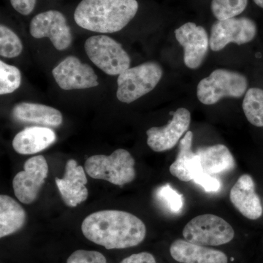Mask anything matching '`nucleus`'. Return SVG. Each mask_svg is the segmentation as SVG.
Instances as JSON below:
<instances>
[{
    "instance_id": "28",
    "label": "nucleus",
    "mask_w": 263,
    "mask_h": 263,
    "mask_svg": "<svg viewBox=\"0 0 263 263\" xmlns=\"http://www.w3.org/2000/svg\"><path fill=\"white\" fill-rule=\"evenodd\" d=\"M67 263H108L105 256L98 251L79 249L72 252Z\"/></svg>"
},
{
    "instance_id": "15",
    "label": "nucleus",
    "mask_w": 263,
    "mask_h": 263,
    "mask_svg": "<svg viewBox=\"0 0 263 263\" xmlns=\"http://www.w3.org/2000/svg\"><path fill=\"white\" fill-rule=\"evenodd\" d=\"M230 198L235 209L247 219L256 220L262 216L263 206L250 175L240 176L231 189Z\"/></svg>"
},
{
    "instance_id": "24",
    "label": "nucleus",
    "mask_w": 263,
    "mask_h": 263,
    "mask_svg": "<svg viewBox=\"0 0 263 263\" xmlns=\"http://www.w3.org/2000/svg\"><path fill=\"white\" fill-rule=\"evenodd\" d=\"M155 197L162 207L172 214H179L183 207V197L169 183L162 185L155 192Z\"/></svg>"
},
{
    "instance_id": "25",
    "label": "nucleus",
    "mask_w": 263,
    "mask_h": 263,
    "mask_svg": "<svg viewBox=\"0 0 263 263\" xmlns=\"http://www.w3.org/2000/svg\"><path fill=\"white\" fill-rule=\"evenodd\" d=\"M23 45L14 32L6 26H0V55L5 58H15L22 53Z\"/></svg>"
},
{
    "instance_id": "27",
    "label": "nucleus",
    "mask_w": 263,
    "mask_h": 263,
    "mask_svg": "<svg viewBox=\"0 0 263 263\" xmlns=\"http://www.w3.org/2000/svg\"><path fill=\"white\" fill-rule=\"evenodd\" d=\"M193 180L207 193H216L221 189V182L217 178L204 172L201 162L198 161L193 173Z\"/></svg>"
},
{
    "instance_id": "1",
    "label": "nucleus",
    "mask_w": 263,
    "mask_h": 263,
    "mask_svg": "<svg viewBox=\"0 0 263 263\" xmlns=\"http://www.w3.org/2000/svg\"><path fill=\"white\" fill-rule=\"evenodd\" d=\"M81 230L90 241L106 249L130 248L144 240V222L130 213L118 210L100 211L85 218Z\"/></svg>"
},
{
    "instance_id": "21",
    "label": "nucleus",
    "mask_w": 263,
    "mask_h": 263,
    "mask_svg": "<svg viewBox=\"0 0 263 263\" xmlns=\"http://www.w3.org/2000/svg\"><path fill=\"white\" fill-rule=\"evenodd\" d=\"M193 132L188 131L179 143V151L176 160L170 167V172L183 182L193 180V172L200 157L192 150Z\"/></svg>"
},
{
    "instance_id": "14",
    "label": "nucleus",
    "mask_w": 263,
    "mask_h": 263,
    "mask_svg": "<svg viewBox=\"0 0 263 263\" xmlns=\"http://www.w3.org/2000/svg\"><path fill=\"white\" fill-rule=\"evenodd\" d=\"M85 172L82 166L71 159L66 163L64 177L55 179L62 200L67 206L76 207L88 198L89 191L86 186L87 178Z\"/></svg>"
},
{
    "instance_id": "18",
    "label": "nucleus",
    "mask_w": 263,
    "mask_h": 263,
    "mask_svg": "<svg viewBox=\"0 0 263 263\" xmlns=\"http://www.w3.org/2000/svg\"><path fill=\"white\" fill-rule=\"evenodd\" d=\"M15 120L47 127H59L63 122L60 110L48 105L32 103L17 104L13 109Z\"/></svg>"
},
{
    "instance_id": "10",
    "label": "nucleus",
    "mask_w": 263,
    "mask_h": 263,
    "mask_svg": "<svg viewBox=\"0 0 263 263\" xmlns=\"http://www.w3.org/2000/svg\"><path fill=\"white\" fill-rule=\"evenodd\" d=\"M30 34L37 39L49 38L59 51L68 48L72 41V32L67 19L58 10H48L35 15L31 21Z\"/></svg>"
},
{
    "instance_id": "3",
    "label": "nucleus",
    "mask_w": 263,
    "mask_h": 263,
    "mask_svg": "<svg viewBox=\"0 0 263 263\" xmlns=\"http://www.w3.org/2000/svg\"><path fill=\"white\" fill-rule=\"evenodd\" d=\"M134 158L128 151L119 148L111 155L91 156L85 162L84 169L90 177L105 180L123 186L136 179Z\"/></svg>"
},
{
    "instance_id": "6",
    "label": "nucleus",
    "mask_w": 263,
    "mask_h": 263,
    "mask_svg": "<svg viewBox=\"0 0 263 263\" xmlns=\"http://www.w3.org/2000/svg\"><path fill=\"white\" fill-rule=\"evenodd\" d=\"M84 48L89 60L109 76H119L129 68L130 57L120 43L108 36H91Z\"/></svg>"
},
{
    "instance_id": "13",
    "label": "nucleus",
    "mask_w": 263,
    "mask_h": 263,
    "mask_svg": "<svg viewBox=\"0 0 263 263\" xmlns=\"http://www.w3.org/2000/svg\"><path fill=\"white\" fill-rule=\"evenodd\" d=\"M191 114L187 109H177L167 125L152 127L146 131L147 144L154 152H162L174 148L181 137L187 133Z\"/></svg>"
},
{
    "instance_id": "23",
    "label": "nucleus",
    "mask_w": 263,
    "mask_h": 263,
    "mask_svg": "<svg viewBox=\"0 0 263 263\" xmlns=\"http://www.w3.org/2000/svg\"><path fill=\"white\" fill-rule=\"evenodd\" d=\"M248 0H212V11L218 21L234 18L245 11Z\"/></svg>"
},
{
    "instance_id": "19",
    "label": "nucleus",
    "mask_w": 263,
    "mask_h": 263,
    "mask_svg": "<svg viewBox=\"0 0 263 263\" xmlns=\"http://www.w3.org/2000/svg\"><path fill=\"white\" fill-rule=\"evenodd\" d=\"M204 172L213 175L227 172L234 168V157L228 147L222 144L203 147L197 149Z\"/></svg>"
},
{
    "instance_id": "4",
    "label": "nucleus",
    "mask_w": 263,
    "mask_h": 263,
    "mask_svg": "<svg viewBox=\"0 0 263 263\" xmlns=\"http://www.w3.org/2000/svg\"><path fill=\"white\" fill-rule=\"evenodd\" d=\"M163 71L157 62H149L127 69L118 77L117 97L119 101L132 103L155 89Z\"/></svg>"
},
{
    "instance_id": "7",
    "label": "nucleus",
    "mask_w": 263,
    "mask_h": 263,
    "mask_svg": "<svg viewBox=\"0 0 263 263\" xmlns=\"http://www.w3.org/2000/svg\"><path fill=\"white\" fill-rule=\"evenodd\" d=\"M184 239L194 245L218 247L233 240V227L220 216L203 214L195 216L183 230Z\"/></svg>"
},
{
    "instance_id": "5",
    "label": "nucleus",
    "mask_w": 263,
    "mask_h": 263,
    "mask_svg": "<svg viewBox=\"0 0 263 263\" xmlns=\"http://www.w3.org/2000/svg\"><path fill=\"white\" fill-rule=\"evenodd\" d=\"M248 81L239 72L218 69L200 81L197 96L204 105H214L227 97L240 98L247 92Z\"/></svg>"
},
{
    "instance_id": "31",
    "label": "nucleus",
    "mask_w": 263,
    "mask_h": 263,
    "mask_svg": "<svg viewBox=\"0 0 263 263\" xmlns=\"http://www.w3.org/2000/svg\"><path fill=\"white\" fill-rule=\"evenodd\" d=\"M255 4L263 8V0H253Z\"/></svg>"
},
{
    "instance_id": "2",
    "label": "nucleus",
    "mask_w": 263,
    "mask_h": 263,
    "mask_svg": "<svg viewBox=\"0 0 263 263\" xmlns=\"http://www.w3.org/2000/svg\"><path fill=\"white\" fill-rule=\"evenodd\" d=\"M138 10L136 0H82L74 19L79 27L91 32L114 33L124 29Z\"/></svg>"
},
{
    "instance_id": "8",
    "label": "nucleus",
    "mask_w": 263,
    "mask_h": 263,
    "mask_svg": "<svg viewBox=\"0 0 263 263\" xmlns=\"http://www.w3.org/2000/svg\"><path fill=\"white\" fill-rule=\"evenodd\" d=\"M257 32L255 22L247 17L218 21L213 24L211 30V49L219 51L231 43L246 44L253 41Z\"/></svg>"
},
{
    "instance_id": "12",
    "label": "nucleus",
    "mask_w": 263,
    "mask_h": 263,
    "mask_svg": "<svg viewBox=\"0 0 263 263\" xmlns=\"http://www.w3.org/2000/svg\"><path fill=\"white\" fill-rule=\"evenodd\" d=\"M175 35L183 48V62L190 69L198 68L207 56L210 41L205 29L188 22L175 31Z\"/></svg>"
},
{
    "instance_id": "9",
    "label": "nucleus",
    "mask_w": 263,
    "mask_h": 263,
    "mask_svg": "<svg viewBox=\"0 0 263 263\" xmlns=\"http://www.w3.org/2000/svg\"><path fill=\"white\" fill-rule=\"evenodd\" d=\"M48 174L47 161L43 156L26 161L24 171L15 175L13 181V191L19 201L27 205L35 201Z\"/></svg>"
},
{
    "instance_id": "16",
    "label": "nucleus",
    "mask_w": 263,
    "mask_h": 263,
    "mask_svg": "<svg viewBox=\"0 0 263 263\" xmlns=\"http://www.w3.org/2000/svg\"><path fill=\"white\" fill-rule=\"evenodd\" d=\"M171 257L179 263H228V256L217 249L178 239L170 247Z\"/></svg>"
},
{
    "instance_id": "30",
    "label": "nucleus",
    "mask_w": 263,
    "mask_h": 263,
    "mask_svg": "<svg viewBox=\"0 0 263 263\" xmlns=\"http://www.w3.org/2000/svg\"><path fill=\"white\" fill-rule=\"evenodd\" d=\"M120 263H158L155 256L149 252H143L133 254L123 259Z\"/></svg>"
},
{
    "instance_id": "11",
    "label": "nucleus",
    "mask_w": 263,
    "mask_h": 263,
    "mask_svg": "<svg viewBox=\"0 0 263 263\" xmlns=\"http://www.w3.org/2000/svg\"><path fill=\"white\" fill-rule=\"evenodd\" d=\"M52 75L64 90L89 89L99 85L98 76L92 67L73 56L66 57L53 68Z\"/></svg>"
},
{
    "instance_id": "17",
    "label": "nucleus",
    "mask_w": 263,
    "mask_h": 263,
    "mask_svg": "<svg viewBox=\"0 0 263 263\" xmlns=\"http://www.w3.org/2000/svg\"><path fill=\"white\" fill-rule=\"evenodd\" d=\"M57 140L56 133L46 127H31L19 132L13 138V149L24 155H34L46 149Z\"/></svg>"
},
{
    "instance_id": "29",
    "label": "nucleus",
    "mask_w": 263,
    "mask_h": 263,
    "mask_svg": "<svg viewBox=\"0 0 263 263\" xmlns=\"http://www.w3.org/2000/svg\"><path fill=\"white\" fill-rule=\"evenodd\" d=\"M37 0H10L12 6L22 15H28L34 10Z\"/></svg>"
},
{
    "instance_id": "32",
    "label": "nucleus",
    "mask_w": 263,
    "mask_h": 263,
    "mask_svg": "<svg viewBox=\"0 0 263 263\" xmlns=\"http://www.w3.org/2000/svg\"><path fill=\"white\" fill-rule=\"evenodd\" d=\"M262 206H263V204H262Z\"/></svg>"
},
{
    "instance_id": "26",
    "label": "nucleus",
    "mask_w": 263,
    "mask_h": 263,
    "mask_svg": "<svg viewBox=\"0 0 263 263\" xmlns=\"http://www.w3.org/2000/svg\"><path fill=\"white\" fill-rule=\"evenodd\" d=\"M22 84V74L16 67L0 61V95L11 94Z\"/></svg>"
},
{
    "instance_id": "22",
    "label": "nucleus",
    "mask_w": 263,
    "mask_h": 263,
    "mask_svg": "<svg viewBox=\"0 0 263 263\" xmlns=\"http://www.w3.org/2000/svg\"><path fill=\"white\" fill-rule=\"evenodd\" d=\"M242 107L249 123L255 127H263V89H249L246 92Z\"/></svg>"
},
{
    "instance_id": "20",
    "label": "nucleus",
    "mask_w": 263,
    "mask_h": 263,
    "mask_svg": "<svg viewBox=\"0 0 263 263\" xmlns=\"http://www.w3.org/2000/svg\"><path fill=\"white\" fill-rule=\"evenodd\" d=\"M27 220V213L14 199L8 195L0 196V238L22 229Z\"/></svg>"
}]
</instances>
